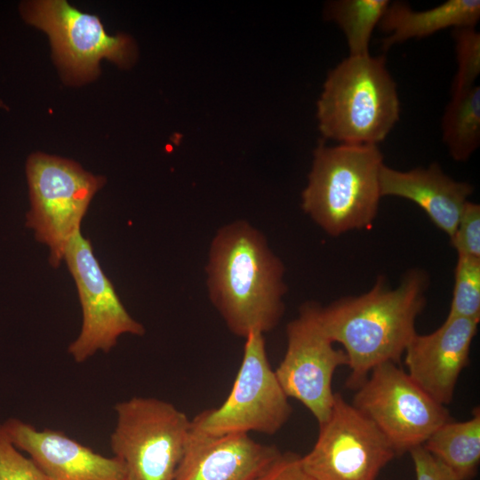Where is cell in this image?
I'll return each mask as SVG.
<instances>
[{"mask_svg":"<svg viewBox=\"0 0 480 480\" xmlns=\"http://www.w3.org/2000/svg\"><path fill=\"white\" fill-rule=\"evenodd\" d=\"M428 282L425 271L414 268L395 288L380 276L365 293L341 298L324 308L318 305L324 332L343 346L348 356V387L357 388L381 364L400 362L417 333L415 322L425 307Z\"/></svg>","mask_w":480,"mask_h":480,"instance_id":"1","label":"cell"},{"mask_svg":"<svg viewBox=\"0 0 480 480\" xmlns=\"http://www.w3.org/2000/svg\"><path fill=\"white\" fill-rule=\"evenodd\" d=\"M209 297L236 336L273 330L284 312L282 260L264 235L245 220L221 227L206 266Z\"/></svg>","mask_w":480,"mask_h":480,"instance_id":"2","label":"cell"},{"mask_svg":"<svg viewBox=\"0 0 480 480\" xmlns=\"http://www.w3.org/2000/svg\"><path fill=\"white\" fill-rule=\"evenodd\" d=\"M316 106L321 134L340 144L378 145L400 116L396 84L383 55L340 61L328 73Z\"/></svg>","mask_w":480,"mask_h":480,"instance_id":"3","label":"cell"},{"mask_svg":"<svg viewBox=\"0 0 480 480\" xmlns=\"http://www.w3.org/2000/svg\"><path fill=\"white\" fill-rule=\"evenodd\" d=\"M383 164L378 145L320 142L302 191V210L332 236L369 227L379 210Z\"/></svg>","mask_w":480,"mask_h":480,"instance_id":"4","label":"cell"},{"mask_svg":"<svg viewBox=\"0 0 480 480\" xmlns=\"http://www.w3.org/2000/svg\"><path fill=\"white\" fill-rule=\"evenodd\" d=\"M114 410L109 444L126 480H173L189 435L187 414L172 403L145 396L119 402Z\"/></svg>","mask_w":480,"mask_h":480,"instance_id":"5","label":"cell"},{"mask_svg":"<svg viewBox=\"0 0 480 480\" xmlns=\"http://www.w3.org/2000/svg\"><path fill=\"white\" fill-rule=\"evenodd\" d=\"M26 172L30 197L26 226L49 247V262L58 268L105 179L74 161L43 153L29 156Z\"/></svg>","mask_w":480,"mask_h":480,"instance_id":"6","label":"cell"},{"mask_svg":"<svg viewBox=\"0 0 480 480\" xmlns=\"http://www.w3.org/2000/svg\"><path fill=\"white\" fill-rule=\"evenodd\" d=\"M268 361L264 334L246 338L240 367L226 400L191 419L190 430L208 436L277 433L292 408Z\"/></svg>","mask_w":480,"mask_h":480,"instance_id":"7","label":"cell"},{"mask_svg":"<svg viewBox=\"0 0 480 480\" xmlns=\"http://www.w3.org/2000/svg\"><path fill=\"white\" fill-rule=\"evenodd\" d=\"M352 404L381 432L396 455L423 445L452 420L440 404L396 364L374 367L357 388Z\"/></svg>","mask_w":480,"mask_h":480,"instance_id":"8","label":"cell"},{"mask_svg":"<svg viewBox=\"0 0 480 480\" xmlns=\"http://www.w3.org/2000/svg\"><path fill=\"white\" fill-rule=\"evenodd\" d=\"M377 427L340 393L328 418L319 424L312 449L301 456L309 480H376L395 457Z\"/></svg>","mask_w":480,"mask_h":480,"instance_id":"9","label":"cell"},{"mask_svg":"<svg viewBox=\"0 0 480 480\" xmlns=\"http://www.w3.org/2000/svg\"><path fill=\"white\" fill-rule=\"evenodd\" d=\"M24 19L50 37L53 57L68 81L86 82L99 75L103 58L121 67L132 62V41L124 35L109 36L100 19L63 0L23 4Z\"/></svg>","mask_w":480,"mask_h":480,"instance_id":"10","label":"cell"},{"mask_svg":"<svg viewBox=\"0 0 480 480\" xmlns=\"http://www.w3.org/2000/svg\"><path fill=\"white\" fill-rule=\"evenodd\" d=\"M63 260L76 283L82 308L80 332L68 348L75 362L84 363L99 351L109 352L124 334L145 333L144 326L123 305L81 230L69 241Z\"/></svg>","mask_w":480,"mask_h":480,"instance_id":"11","label":"cell"},{"mask_svg":"<svg viewBox=\"0 0 480 480\" xmlns=\"http://www.w3.org/2000/svg\"><path fill=\"white\" fill-rule=\"evenodd\" d=\"M317 308L314 302L303 304L299 316L288 323L286 351L275 372L286 396L300 402L320 424L333 405L334 372L348 360L324 332Z\"/></svg>","mask_w":480,"mask_h":480,"instance_id":"12","label":"cell"},{"mask_svg":"<svg viewBox=\"0 0 480 480\" xmlns=\"http://www.w3.org/2000/svg\"><path fill=\"white\" fill-rule=\"evenodd\" d=\"M478 323L468 318L446 317L433 332L416 333L405 348L408 375L442 405L452 402L459 376L469 363Z\"/></svg>","mask_w":480,"mask_h":480,"instance_id":"13","label":"cell"},{"mask_svg":"<svg viewBox=\"0 0 480 480\" xmlns=\"http://www.w3.org/2000/svg\"><path fill=\"white\" fill-rule=\"evenodd\" d=\"M3 425L12 444L28 455L48 480H126L118 458L98 453L62 431L37 429L14 418Z\"/></svg>","mask_w":480,"mask_h":480,"instance_id":"14","label":"cell"},{"mask_svg":"<svg viewBox=\"0 0 480 480\" xmlns=\"http://www.w3.org/2000/svg\"><path fill=\"white\" fill-rule=\"evenodd\" d=\"M281 452L249 434L208 436L189 430L173 480H252Z\"/></svg>","mask_w":480,"mask_h":480,"instance_id":"15","label":"cell"},{"mask_svg":"<svg viewBox=\"0 0 480 480\" xmlns=\"http://www.w3.org/2000/svg\"><path fill=\"white\" fill-rule=\"evenodd\" d=\"M380 190L381 196L402 197L416 204L451 237L474 187L467 181L453 180L436 163L406 172L383 164Z\"/></svg>","mask_w":480,"mask_h":480,"instance_id":"16","label":"cell"},{"mask_svg":"<svg viewBox=\"0 0 480 480\" xmlns=\"http://www.w3.org/2000/svg\"><path fill=\"white\" fill-rule=\"evenodd\" d=\"M480 19L479 0H448L425 11L412 10L404 2L390 3L379 26L388 36L382 49L412 38H423L442 29L475 27Z\"/></svg>","mask_w":480,"mask_h":480,"instance_id":"17","label":"cell"},{"mask_svg":"<svg viewBox=\"0 0 480 480\" xmlns=\"http://www.w3.org/2000/svg\"><path fill=\"white\" fill-rule=\"evenodd\" d=\"M424 448L448 467L460 480H471L480 461V411L464 421L450 420L424 443Z\"/></svg>","mask_w":480,"mask_h":480,"instance_id":"18","label":"cell"},{"mask_svg":"<svg viewBox=\"0 0 480 480\" xmlns=\"http://www.w3.org/2000/svg\"><path fill=\"white\" fill-rule=\"evenodd\" d=\"M443 141L457 162H465L480 145V87L452 95L442 118Z\"/></svg>","mask_w":480,"mask_h":480,"instance_id":"19","label":"cell"},{"mask_svg":"<svg viewBox=\"0 0 480 480\" xmlns=\"http://www.w3.org/2000/svg\"><path fill=\"white\" fill-rule=\"evenodd\" d=\"M389 4L388 0H335L326 4V18L343 31L349 56L370 55L372 34Z\"/></svg>","mask_w":480,"mask_h":480,"instance_id":"20","label":"cell"},{"mask_svg":"<svg viewBox=\"0 0 480 480\" xmlns=\"http://www.w3.org/2000/svg\"><path fill=\"white\" fill-rule=\"evenodd\" d=\"M447 317L480 319V258L458 254Z\"/></svg>","mask_w":480,"mask_h":480,"instance_id":"21","label":"cell"},{"mask_svg":"<svg viewBox=\"0 0 480 480\" xmlns=\"http://www.w3.org/2000/svg\"><path fill=\"white\" fill-rule=\"evenodd\" d=\"M458 70L452 84V95L472 87L480 74V34L475 27L452 30Z\"/></svg>","mask_w":480,"mask_h":480,"instance_id":"22","label":"cell"},{"mask_svg":"<svg viewBox=\"0 0 480 480\" xmlns=\"http://www.w3.org/2000/svg\"><path fill=\"white\" fill-rule=\"evenodd\" d=\"M0 480H48L38 466L12 444L1 423Z\"/></svg>","mask_w":480,"mask_h":480,"instance_id":"23","label":"cell"},{"mask_svg":"<svg viewBox=\"0 0 480 480\" xmlns=\"http://www.w3.org/2000/svg\"><path fill=\"white\" fill-rule=\"evenodd\" d=\"M458 254L480 258V205L468 201L450 237Z\"/></svg>","mask_w":480,"mask_h":480,"instance_id":"24","label":"cell"},{"mask_svg":"<svg viewBox=\"0 0 480 480\" xmlns=\"http://www.w3.org/2000/svg\"><path fill=\"white\" fill-rule=\"evenodd\" d=\"M252 480H309L301 466V455L281 452Z\"/></svg>","mask_w":480,"mask_h":480,"instance_id":"25","label":"cell"},{"mask_svg":"<svg viewBox=\"0 0 480 480\" xmlns=\"http://www.w3.org/2000/svg\"><path fill=\"white\" fill-rule=\"evenodd\" d=\"M412 460L416 480H460L448 467L429 453L423 445L409 452Z\"/></svg>","mask_w":480,"mask_h":480,"instance_id":"26","label":"cell"}]
</instances>
